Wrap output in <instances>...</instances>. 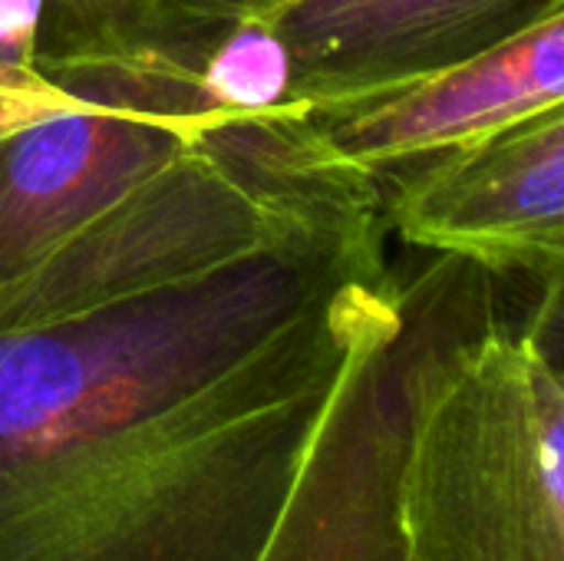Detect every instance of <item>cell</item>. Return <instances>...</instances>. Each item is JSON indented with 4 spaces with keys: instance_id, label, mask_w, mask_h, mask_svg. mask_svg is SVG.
Masks as SVG:
<instances>
[{
    "instance_id": "1",
    "label": "cell",
    "mask_w": 564,
    "mask_h": 561,
    "mask_svg": "<svg viewBox=\"0 0 564 561\" xmlns=\"http://www.w3.org/2000/svg\"><path fill=\"white\" fill-rule=\"evenodd\" d=\"M393 291L354 169L205 274L0 331V561L264 559Z\"/></svg>"
},
{
    "instance_id": "2",
    "label": "cell",
    "mask_w": 564,
    "mask_h": 561,
    "mask_svg": "<svg viewBox=\"0 0 564 561\" xmlns=\"http://www.w3.org/2000/svg\"><path fill=\"white\" fill-rule=\"evenodd\" d=\"M383 357L397 513L423 561H564L562 284L516 317L502 274L436 255L397 278Z\"/></svg>"
},
{
    "instance_id": "3",
    "label": "cell",
    "mask_w": 564,
    "mask_h": 561,
    "mask_svg": "<svg viewBox=\"0 0 564 561\" xmlns=\"http://www.w3.org/2000/svg\"><path fill=\"white\" fill-rule=\"evenodd\" d=\"M387 231L496 274L562 284L564 106L373 175Z\"/></svg>"
},
{
    "instance_id": "4",
    "label": "cell",
    "mask_w": 564,
    "mask_h": 561,
    "mask_svg": "<svg viewBox=\"0 0 564 561\" xmlns=\"http://www.w3.org/2000/svg\"><path fill=\"white\" fill-rule=\"evenodd\" d=\"M558 10L564 0H264L251 17L288 53V106L317 116L466 60Z\"/></svg>"
},
{
    "instance_id": "5",
    "label": "cell",
    "mask_w": 564,
    "mask_h": 561,
    "mask_svg": "<svg viewBox=\"0 0 564 561\" xmlns=\"http://www.w3.org/2000/svg\"><path fill=\"white\" fill-rule=\"evenodd\" d=\"M552 106H564V10L466 60L311 119L344 165L373 179Z\"/></svg>"
},
{
    "instance_id": "6",
    "label": "cell",
    "mask_w": 564,
    "mask_h": 561,
    "mask_svg": "<svg viewBox=\"0 0 564 561\" xmlns=\"http://www.w3.org/2000/svg\"><path fill=\"white\" fill-rule=\"evenodd\" d=\"M208 129L89 103L0 139V284Z\"/></svg>"
},
{
    "instance_id": "7",
    "label": "cell",
    "mask_w": 564,
    "mask_h": 561,
    "mask_svg": "<svg viewBox=\"0 0 564 561\" xmlns=\"http://www.w3.org/2000/svg\"><path fill=\"white\" fill-rule=\"evenodd\" d=\"M387 331L350 360L337 384L330 493L311 542L291 561H423L410 549L397 513V413L383 357Z\"/></svg>"
},
{
    "instance_id": "8",
    "label": "cell",
    "mask_w": 564,
    "mask_h": 561,
    "mask_svg": "<svg viewBox=\"0 0 564 561\" xmlns=\"http://www.w3.org/2000/svg\"><path fill=\"white\" fill-rule=\"evenodd\" d=\"M264 0H46L33 69L63 79L79 69L208 43Z\"/></svg>"
},
{
    "instance_id": "9",
    "label": "cell",
    "mask_w": 564,
    "mask_h": 561,
    "mask_svg": "<svg viewBox=\"0 0 564 561\" xmlns=\"http://www.w3.org/2000/svg\"><path fill=\"white\" fill-rule=\"evenodd\" d=\"M89 103L69 96L53 79H46L40 69L0 60V139L46 122L53 116H66L73 109H83Z\"/></svg>"
},
{
    "instance_id": "10",
    "label": "cell",
    "mask_w": 564,
    "mask_h": 561,
    "mask_svg": "<svg viewBox=\"0 0 564 561\" xmlns=\"http://www.w3.org/2000/svg\"><path fill=\"white\" fill-rule=\"evenodd\" d=\"M46 0H0V60L33 66Z\"/></svg>"
}]
</instances>
